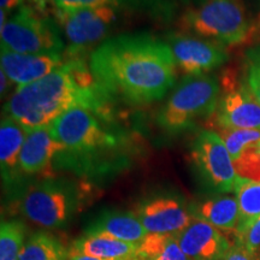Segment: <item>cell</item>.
Instances as JSON below:
<instances>
[{
	"instance_id": "36",
	"label": "cell",
	"mask_w": 260,
	"mask_h": 260,
	"mask_svg": "<svg viewBox=\"0 0 260 260\" xmlns=\"http://www.w3.org/2000/svg\"><path fill=\"white\" fill-rule=\"evenodd\" d=\"M259 260H260V254H259Z\"/></svg>"
},
{
	"instance_id": "21",
	"label": "cell",
	"mask_w": 260,
	"mask_h": 260,
	"mask_svg": "<svg viewBox=\"0 0 260 260\" xmlns=\"http://www.w3.org/2000/svg\"><path fill=\"white\" fill-rule=\"evenodd\" d=\"M234 193L240 211L239 225L235 234L239 237L260 217V182L237 176Z\"/></svg>"
},
{
	"instance_id": "9",
	"label": "cell",
	"mask_w": 260,
	"mask_h": 260,
	"mask_svg": "<svg viewBox=\"0 0 260 260\" xmlns=\"http://www.w3.org/2000/svg\"><path fill=\"white\" fill-rule=\"evenodd\" d=\"M190 157L205 184L217 193L234 191L237 180L235 165L217 133L203 129L195 136Z\"/></svg>"
},
{
	"instance_id": "6",
	"label": "cell",
	"mask_w": 260,
	"mask_h": 260,
	"mask_svg": "<svg viewBox=\"0 0 260 260\" xmlns=\"http://www.w3.org/2000/svg\"><path fill=\"white\" fill-rule=\"evenodd\" d=\"M80 190L64 177L45 178L25 188L19 210L25 218L45 229H64L80 206Z\"/></svg>"
},
{
	"instance_id": "19",
	"label": "cell",
	"mask_w": 260,
	"mask_h": 260,
	"mask_svg": "<svg viewBox=\"0 0 260 260\" xmlns=\"http://www.w3.org/2000/svg\"><path fill=\"white\" fill-rule=\"evenodd\" d=\"M189 207L191 214L197 218L205 220L220 232L236 234L240 218L236 198L230 195L214 197Z\"/></svg>"
},
{
	"instance_id": "24",
	"label": "cell",
	"mask_w": 260,
	"mask_h": 260,
	"mask_svg": "<svg viewBox=\"0 0 260 260\" xmlns=\"http://www.w3.org/2000/svg\"><path fill=\"white\" fill-rule=\"evenodd\" d=\"M27 228L19 219L2 220L0 224V260H18L25 245Z\"/></svg>"
},
{
	"instance_id": "30",
	"label": "cell",
	"mask_w": 260,
	"mask_h": 260,
	"mask_svg": "<svg viewBox=\"0 0 260 260\" xmlns=\"http://www.w3.org/2000/svg\"><path fill=\"white\" fill-rule=\"evenodd\" d=\"M24 0H0V5H2V10H4L9 14L14 9H18L19 6L23 5Z\"/></svg>"
},
{
	"instance_id": "27",
	"label": "cell",
	"mask_w": 260,
	"mask_h": 260,
	"mask_svg": "<svg viewBox=\"0 0 260 260\" xmlns=\"http://www.w3.org/2000/svg\"><path fill=\"white\" fill-rule=\"evenodd\" d=\"M237 176L260 182V152L258 144L249 147L237 160L234 161Z\"/></svg>"
},
{
	"instance_id": "5",
	"label": "cell",
	"mask_w": 260,
	"mask_h": 260,
	"mask_svg": "<svg viewBox=\"0 0 260 260\" xmlns=\"http://www.w3.org/2000/svg\"><path fill=\"white\" fill-rule=\"evenodd\" d=\"M252 22L242 0H201L198 6L187 8L178 19V29L223 45L246 41Z\"/></svg>"
},
{
	"instance_id": "33",
	"label": "cell",
	"mask_w": 260,
	"mask_h": 260,
	"mask_svg": "<svg viewBox=\"0 0 260 260\" xmlns=\"http://www.w3.org/2000/svg\"><path fill=\"white\" fill-rule=\"evenodd\" d=\"M180 2L182 3H186V4H189L190 2H193V0H180ZM199 2H201V0H199Z\"/></svg>"
},
{
	"instance_id": "11",
	"label": "cell",
	"mask_w": 260,
	"mask_h": 260,
	"mask_svg": "<svg viewBox=\"0 0 260 260\" xmlns=\"http://www.w3.org/2000/svg\"><path fill=\"white\" fill-rule=\"evenodd\" d=\"M223 92L213 119L214 128L260 130V104L246 83L239 82L233 74L223 76Z\"/></svg>"
},
{
	"instance_id": "7",
	"label": "cell",
	"mask_w": 260,
	"mask_h": 260,
	"mask_svg": "<svg viewBox=\"0 0 260 260\" xmlns=\"http://www.w3.org/2000/svg\"><path fill=\"white\" fill-rule=\"evenodd\" d=\"M2 31V47L24 54H64L60 28L54 17L19 6Z\"/></svg>"
},
{
	"instance_id": "4",
	"label": "cell",
	"mask_w": 260,
	"mask_h": 260,
	"mask_svg": "<svg viewBox=\"0 0 260 260\" xmlns=\"http://www.w3.org/2000/svg\"><path fill=\"white\" fill-rule=\"evenodd\" d=\"M219 98L220 84L216 76H186L158 111L157 124L169 134L189 130L201 119L212 118Z\"/></svg>"
},
{
	"instance_id": "2",
	"label": "cell",
	"mask_w": 260,
	"mask_h": 260,
	"mask_svg": "<svg viewBox=\"0 0 260 260\" xmlns=\"http://www.w3.org/2000/svg\"><path fill=\"white\" fill-rule=\"evenodd\" d=\"M115 102L98 86L86 63V54L64 53V61L44 79L18 87L3 109L27 132L50 126L75 107L93 111L113 121Z\"/></svg>"
},
{
	"instance_id": "35",
	"label": "cell",
	"mask_w": 260,
	"mask_h": 260,
	"mask_svg": "<svg viewBox=\"0 0 260 260\" xmlns=\"http://www.w3.org/2000/svg\"><path fill=\"white\" fill-rule=\"evenodd\" d=\"M129 260H139V259H136V258H134V259H129Z\"/></svg>"
},
{
	"instance_id": "22",
	"label": "cell",
	"mask_w": 260,
	"mask_h": 260,
	"mask_svg": "<svg viewBox=\"0 0 260 260\" xmlns=\"http://www.w3.org/2000/svg\"><path fill=\"white\" fill-rule=\"evenodd\" d=\"M136 259L190 260L181 248L176 235L172 234H148L138 243Z\"/></svg>"
},
{
	"instance_id": "16",
	"label": "cell",
	"mask_w": 260,
	"mask_h": 260,
	"mask_svg": "<svg viewBox=\"0 0 260 260\" xmlns=\"http://www.w3.org/2000/svg\"><path fill=\"white\" fill-rule=\"evenodd\" d=\"M60 151V145L54 140L50 126L30 130L25 136L21 155L19 169L24 177L42 174L53 165Z\"/></svg>"
},
{
	"instance_id": "29",
	"label": "cell",
	"mask_w": 260,
	"mask_h": 260,
	"mask_svg": "<svg viewBox=\"0 0 260 260\" xmlns=\"http://www.w3.org/2000/svg\"><path fill=\"white\" fill-rule=\"evenodd\" d=\"M224 260H259V255L252 254L242 243L235 241Z\"/></svg>"
},
{
	"instance_id": "26",
	"label": "cell",
	"mask_w": 260,
	"mask_h": 260,
	"mask_svg": "<svg viewBox=\"0 0 260 260\" xmlns=\"http://www.w3.org/2000/svg\"><path fill=\"white\" fill-rule=\"evenodd\" d=\"M245 77L247 88L260 104V45L246 52Z\"/></svg>"
},
{
	"instance_id": "3",
	"label": "cell",
	"mask_w": 260,
	"mask_h": 260,
	"mask_svg": "<svg viewBox=\"0 0 260 260\" xmlns=\"http://www.w3.org/2000/svg\"><path fill=\"white\" fill-rule=\"evenodd\" d=\"M50 132L60 145L54 162L79 175H103L122 167L129 140L115 122L75 107L58 117Z\"/></svg>"
},
{
	"instance_id": "25",
	"label": "cell",
	"mask_w": 260,
	"mask_h": 260,
	"mask_svg": "<svg viewBox=\"0 0 260 260\" xmlns=\"http://www.w3.org/2000/svg\"><path fill=\"white\" fill-rule=\"evenodd\" d=\"M214 130L223 140L233 161L239 159L252 146L260 142V130L232 129L216 126Z\"/></svg>"
},
{
	"instance_id": "8",
	"label": "cell",
	"mask_w": 260,
	"mask_h": 260,
	"mask_svg": "<svg viewBox=\"0 0 260 260\" xmlns=\"http://www.w3.org/2000/svg\"><path fill=\"white\" fill-rule=\"evenodd\" d=\"M119 11L111 6L65 10L54 8L53 17L69 41L65 53L86 54L115 27Z\"/></svg>"
},
{
	"instance_id": "23",
	"label": "cell",
	"mask_w": 260,
	"mask_h": 260,
	"mask_svg": "<svg viewBox=\"0 0 260 260\" xmlns=\"http://www.w3.org/2000/svg\"><path fill=\"white\" fill-rule=\"evenodd\" d=\"M69 249L57 236L38 232L29 236L18 260H68Z\"/></svg>"
},
{
	"instance_id": "14",
	"label": "cell",
	"mask_w": 260,
	"mask_h": 260,
	"mask_svg": "<svg viewBox=\"0 0 260 260\" xmlns=\"http://www.w3.org/2000/svg\"><path fill=\"white\" fill-rule=\"evenodd\" d=\"M176 237L190 260H224L233 246L223 232L197 217Z\"/></svg>"
},
{
	"instance_id": "15",
	"label": "cell",
	"mask_w": 260,
	"mask_h": 260,
	"mask_svg": "<svg viewBox=\"0 0 260 260\" xmlns=\"http://www.w3.org/2000/svg\"><path fill=\"white\" fill-rule=\"evenodd\" d=\"M2 70L12 83L27 86L60 67L64 54H24L2 47Z\"/></svg>"
},
{
	"instance_id": "12",
	"label": "cell",
	"mask_w": 260,
	"mask_h": 260,
	"mask_svg": "<svg viewBox=\"0 0 260 260\" xmlns=\"http://www.w3.org/2000/svg\"><path fill=\"white\" fill-rule=\"evenodd\" d=\"M135 214L148 234L177 235L194 218L186 200L175 193L151 195L140 201Z\"/></svg>"
},
{
	"instance_id": "34",
	"label": "cell",
	"mask_w": 260,
	"mask_h": 260,
	"mask_svg": "<svg viewBox=\"0 0 260 260\" xmlns=\"http://www.w3.org/2000/svg\"><path fill=\"white\" fill-rule=\"evenodd\" d=\"M258 148H259V152H260V142L258 144Z\"/></svg>"
},
{
	"instance_id": "18",
	"label": "cell",
	"mask_w": 260,
	"mask_h": 260,
	"mask_svg": "<svg viewBox=\"0 0 260 260\" xmlns=\"http://www.w3.org/2000/svg\"><path fill=\"white\" fill-rule=\"evenodd\" d=\"M70 251L105 260H129L136 258L138 243L103 234H84L75 240Z\"/></svg>"
},
{
	"instance_id": "28",
	"label": "cell",
	"mask_w": 260,
	"mask_h": 260,
	"mask_svg": "<svg viewBox=\"0 0 260 260\" xmlns=\"http://www.w3.org/2000/svg\"><path fill=\"white\" fill-rule=\"evenodd\" d=\"M236 241L242 243L252 254H260V217L247 229L243 235L236 237Z\"/></svg>"
},
{
	"instance_id": "13",
	"label": "cell",
	"mask_w": 260,
	"mask_h": 260,
	"mask_svg": "<svg viewBox=\"0 0 260 260\" xmlns=\"http://www.w3.org/2000/svg\"><path fill=\"white\" fill-rule=\"evenodd\" d=\"M27 130L10 117L3 116L0 125V167L3 186L6 194L22 197L24 180L19 169V155L23 147Z\"/></svg>"
},
{
	"instance_id": "32",
	"label": "cell",
	"mask_w": 260,
	"mask_h": 260,
	"mask_svg": "<svg viewBox=\"0 0 260 260\" xmlns=\"http://www.w3.org/2000/svg\"><path fill=\"white\" fill-rule=\"evenodd\" d=\"M0 76H2V96H4V94L8 93V90L10 88V86H11V81H10V79L8 76H6V74L4 73V71H0Z\"/></svg>"
},
{
	"instance_id": "1",
	"label": "cell",
	"mask_w": 260,
	"mask_h": 260,
	"mask_svg": "<svg viewBox=\"0 0 260 260\" xmlns=\"http://www.w3.org/2000/svg\"><path fill=\"white\" fill-rule=\"evenodd\" d=\"M89 68L110 99L133 106L161 100L177 79L169 45L148 32L106 39L90 53Z\"/></svg>"
},
{
	"instance_id": "31",
	"label": "cell",
	"mask_w": 260,
	"mask_h": 260,
	"mask_svg": "<svg viewBox=\"0 0 260 260\" xmlns=\"http://www.w3.org/2000/svg\"><path fill=\"white\" fill-rule=\"evenodd\" d=\"M68 260H105V259L94 258V256H89V255L80 254V253L71 252L70 249H69V256H68Z\"/></svg>"
},
{
	"instance_id": "17",
	"label": "cell",
	"mask_w": 260,
	"mask_h": 260,
	"mask_svg": "<svg viewBox=\"0 0 260 260\" xmlns=\"http://www.w3.org/2000/svg\"><path fill=\"white\" fill-rule=\"evenodd\" d=\"M84 234H103L132 243H140L148 235L135 212L119 210L100 212L90 220Z\"/></svg>"
},
{
	"instance_id": "20",
	"label": "cell",
	"mask_w": 260,
	"mask_h": 260,
	"mask_svg": "<svg viewBox=\"0 0 260 260\" xmlns=\"http://www.w3.org/2000/svg\"><path fill=\"white\" fill-rule=\"evenodd\" d=\"M52 3L57 8L65 10L111 6L118 11H148L159 17L170 14L171 9L168 0H52Z\"/></svg>"
},
{
	"instance_id": "10",
	"label": "cell",
	"mask_w": 260,
	"mask_h": 260,
	"mask_svg": "<svg viewBox=\"0 0 260 260\" xmlns=\"http://www.w3.org/2000/svg\"><path fill=\"white\" fill-rule=\"evenodd\" d=\"M165 42L170 47L177 69L186 76L210 74L229 59L223 44L186 32H169Z\"/></svg>"
}]
</instances>
